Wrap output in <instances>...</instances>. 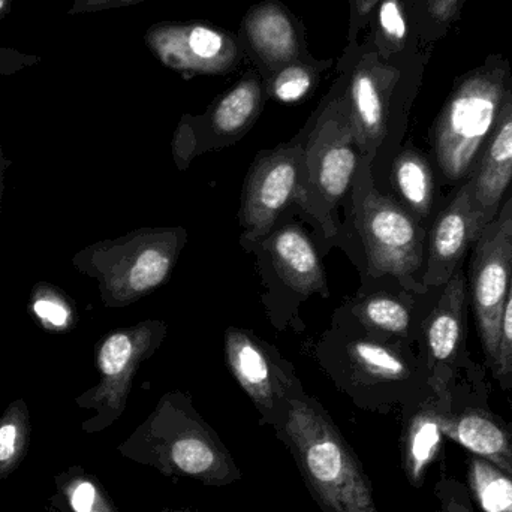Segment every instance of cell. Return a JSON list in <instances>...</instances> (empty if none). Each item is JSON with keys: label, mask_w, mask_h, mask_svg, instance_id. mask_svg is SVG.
<instances>
[{"label": "cell", "mask_w": 512, "mask_h": 512, "mask_svg": "<svg viewBox=\"0 0 512 512\" xmlns=\"http://www.w3.org/2000/svg\"><path fill=\"white\" fill-rule=\"evenodd\" d=\"M511 86V65L502 54H492L457 80L429 137L447 185L463 183L474 173Z\"/></svg>", "instance_id": "obj_7"}, {"label": "cell", "mask_w": 512, "mask_h": 512, "mask_svg": "<svg viewBox=\"0 0 512 512\" xmlns=\"http://www.w3.org/2000/svg\"><path fill=\"white\" fill-rule=\"evenodd\" d=\"M486 225L475 203L474 179L469 176L430 224L423 285L438 289L450 282L463 268L466 255Z\"/></svg>", "instance_id": "obj_18"}, {"label": "cell", "mask_w": 512, "mask_h": 512, "mask_svg": "<svg viewBox=\"0 0 512 512\" xmlns=\"http://www.w3.org/2000/svg\"><path fill=\"white\" fill-rule=\"evenodd\" d=\"M442 432L512 477V432L501 418L475 406L454 411L451 405L442 417Z\"/></svg>", "instance_id": "obj_21"}, {"label": "cell", "mask_w": 512, "mask_h": 512, "mask_svg": "<svg viewBox=\"0 0 512 512\" xmlns=\"http://www.w3.org/2000/svg\"><path fill=\"white\" fill-rule=\"evenodd\" d=\"M125 459L168 477L191 478L206 486H228L242 478L239 466L191 397L171 391L152 414L119 445Z\"/></svg>", "instance_id": "obj_4"}, {"label": "cell", "mask_w": 512, "mask_h": 512, "mask_svg": "<svg viewBox=\"0 0 512 512\" xmlns=\"http://www.w3.org/2000/svg\"><path fill=\"white\" fill-rule=\"evenodd\" d=\"M492 373L504 390H512V282L502 310L498 357Z\"/></svg>", "instance_id": "obj_31"}, {"label": "cell", "mask_w": 512, "mask_h": 512, "mask_svg": "<svg viewBox=\"0 0 512 512\" xmlns=\"http://www.w3.org/2000/svg\"><path fill=\"white\" fill-rule=\"evenodd\" d=\"M146 0H75L71 14H86V12L108 11V9L126 8Z\"/></svg>", "instance_id": "obj_34"}, {"label": "cell", "mask_w": 512, "mask_h": 512, "mask_svg": "<svg viewBox=\"0 0 512 512\" xmlns=\"http://www.w3.org/2000/svg\"><path fill=\"white\" fill-rule=\"evenodd\" d=\"M9 167H11V161L6 158L2 144H0V216H2L3 194H5V176Z\"/></svg>", "instance_id": "obj_36"}, {"label": "cell", "mask_w": 512, "mask_h": 512, "mask_svg": "<svg viewBox=\"0 0 512 512\" xmlns=\"http://www.w3.org/2000/svg\"><path fill=\"white\" fill-rule=\"evenodd\" d=\"M224 351L231 375L254 403L261 423L276 429L285 415L289 390L298 378L294 366L246 328L225 330Z\"/></svg>", "instance_id": "obj_16"}, {"label": "cell", "mask_w": 512, "mask_h": 512, "mask_svg": "<svg viewBox=\"0 0 512 512\" xmlns=\"http://www.w3.org/2000/svg\"><path fill=\"white\" fill-rule=\"evenodd\" d=\"M468 292L487 366L498 357L499 325L512 282V186L471 249Z\"/></svg>", "instance_id": "obj_12"}, {"label": "cell", "mask_w": 512, "mask_h": 512, "mask_svg": "<svg viewBox=\"0 0 512 512\" xmlns=\"http://www.w3.org/2000/svg\"><path fill=\"white\" fill-rule=\"evenodd\" d=\"M367 27L382 59L427 45L421 38L415 0H379Z\"/></svg>", "instance_id": "obj_24"}, {"label": "cell", "mask_w": 512, "mask_h": 512, "mask_svg": "<svg viewBox=\"0 0 512 512\" xmlns=\"http://www.w3.org/2000/svg\"><path fill=\"white\" fill-rule=\"evenodd\" d=\"M309 126L294 140L256 155L243 183L240 245L251 252L277 225L300 215L303 206L304 144Z\"/></svg>", "instance_id": "obj_10"}, {"label": "cell", "mask_w": 512, "mask_h": 512, "mask_svg": "<svg viewBox=\"0 0 512 512\" xmlns=\"http://www.w3.org/2000/svg\"><path fill=\"white\" fill-rule=\"evenodd\" d=\"M424 47L382 59L366 36L363 42L348 45L340 57L339 72L345 80L358 150L372 162L373 174L387 159L391 165L399 152L427 62Z\"/></svg>", "instance_id": "obj_1"}, {"label": "cell", "mask_w": 512, "mask_h": 512, "mask_svg": "<svg viewBox=\"0 0 512 512\" xmlns=\"http://www.w3.org/2000/svg\"><path fill=\"white\" fill-rule=\"evenodd\" d=\"M393 197L429 228L435 210L436 183L432 162L412 143L400 147L390 165Z\"/></svg>", "instance_id": "obj_22"}, {"label": "cell", "mask_w": 512, "mask_h": 512, "mask_svg": "<svg viewBox=\"0 0 512 512\" xmlns=\"http://www.w3.org/2000/svg\"><path fill=\"white\" fill-rule=\"evenodd\" d=\"M161 512H194V511H189V510H164V511H161Z\"/></svg>", "instance_id": "obj_38"}, {"label": "cell", "mask_w": 512, "mask_h": 512, "mask_svg": "<svg viewBox=\"0 0 512 512\" xmlns=\"http://www.w3.org/2000/svg\"><path fill=\"white\" fill-rule=\"evenodd\" d=\"M167 334L165 321L147 319L102 337L96 346L99 382L75 399L78 408L95 411L81 424L84 433L104 432L122 417L138 369L161 348Z\"/></svg>", "instance_id": "obj_11"}, {"label": "cell", "mask_w": 512, "mask_h": 512, "mask_svg": "<svg viewBox=\"0 0 512 512\" xmlns=\"http://www.w3.org/2000/svg\"><path fill=\"white\" fill-rule=\"evenodd\" d=\"M39 62V57L21 53L15 48L0 47V77L17 74Z\"/></svg>", "instance_id": "obj_33"}, {"label": "cell", "mask_w": 512, "mask_h": 512, "mask_svg": "<svg viewBox=\"0 0 512 512\" xmlns=\"http://www.w3.org/2000/svg\"><path fill=\"white\" fill-rule=\"evenodd\" d=\"M27 309L33 321L48 333H68L78 322L75 301L53 283H36L30 291Z\"/></svg>", "instance_id": "obj_27"}, {"label": "cell", "mask_w": 512, "mask_h": 512, "mask_svg": "<svg viewBox=\"0 0 512 512\" xmlns=\"http://www.w3.org/2000/svg\"><path fill=\"white\" fill-rule=\"evenodd\" d=\"M237 36L264 81L283 66L312 57L303 23L279 0H262L251 6Z\"/></svg>", "instance_id": "obj_19"}, {"label": "cell", "mask_w": 512, "mask_h": 512, "mask_svg": "<svg viewBox=\"0 0 512 512\" xmlns=\"http://www.w3.org/2000/svg\"><path fill=\"white\" fill-rule=\"evenodd\" d=\"M466 0H415L421 38L426 44L445 35L448 27L459 20Z\"/></svg>", "instance_id": "obj_30"}, {"label": "cell", "mask_w": 512, "mask_h": 512, "mask_svg": "<svg viewBox=\"0 0 512 512\" xmlns=\"http://www.w3.org/2000/svg\"><path fill=\"white\" fill-rule=\"evenodd\" d=\"M307 126L300 216L330 243L339 239L337 209L349 198L361 156L340 72Z\"/></svg>", "instance_id": "obj_6"}, {"label": "cell", "mask_w": 512, "mask_h": 512, "mask_svg": "<svg viewBox=\"0 0 512 512\" xmlns=\"http://www.w3.org/2000/svg\"><path fill=\"white\" fill-rule=\"evenodd\" d=\"M468 481L484 512H512V477L489 460L471 456Z\"/></svg>", "instance_id": "obj_28"}, {"label": "cell", "mask_w": 512, "mask_h": 512, "mask_svg": "<svg viewBox=\"0 0 512 512\" xmlns=\"http://www.w3.org/2000/svg\"><path fill=\"white\" fill-rule=\"evenodd\" d=\"M471 177L475 203L484 222L489 224L498 215L512 186V86Z\"/></svg>", "instance_id": "obj_20"}, {"label": "cell", "mask_w": 512, "mask_h": 512, "mask_svg": "<svg viewBox=\"0 0 512 512\" xmlns=\"http://www.w3.org/2000/svg\"><path fill=\"white\" fill-rule=\"evenodd\" d=\"M153 56L185 75H225L242 62L239 36L207 21H161L144 35Z\"/></svg>", "instance_id": "obj_15"}, {"label": "cell", "mask_w": 512, "mask_h": 512, "mask_svg": "<svg viewBox=\"0 0 512 512\" xmlns=\"http://www.w3.org/2000/svg\"><path fill=\"white\" fill-rule=\"evenodd\" d=\"M12 0H0V15L2 12L8 11L9 5H11Z\"/></svg>", "instance_id": "obj_37"}, {"label": "cell", "mask_w": 512, "mask_h": 512, "mask_svg": "<svg viewBox=\"0 0 512 512\" xmlns=\"http://www.w3.org/2000/svg\"><path fill=\"white\" fill-rule=\"evenodd\" d=\"M412 405L415 409L406 433V472L418 484L441 448L442 417L453 402L439 399L429 387Z\"/></svg>", "instance_id": "obj_23"}, {"label": "cell", "mask_w": 512, "mask_h": 512, "mask_svg": "<svg viewBox=\"0 0 512 512\" xmlns=\"http://www.w3.org/2000/svg\"><path fill=\"white\" fill-rule=\"evenodd\" d=\"M32 435L30 412L24 399H17L6 406L0 415V481L11 477L23 460Z\"/></svg>", "instance_id": "obj_26"}, {"label": "cell", "mask_w": 512, "mask_h": 512, "mask_svg": "<svg viewBox=\"0 0 512 512\" xmlns=\"http://www.w3.org/2000/svg\"><path fill=\"white\" fill-rule=\"evenodd\" d=\"M444 512H474L468 499L457 498L456 495H448L445 499Z\"/></svg>", "instance_id": "obj_35"}, {"label": "cell", "mask_w": 512, "mask_h": 512, "mask_svg": "<svg viewBox=\"0 0 512 512\" xmlns=\"http://www.w3.org/2000/svg\"><path fill=\"white\" fill-rule=\"evenodd\" d=\"M468 309V282L465 270L460 268L439 289L418 337V352L429 376L427 384L439 399L450 402L454 379L469 358L466 354Z\"/></svg>", "instance_id": "obj_14"}, {"label": "cell", "mask_w": 512, "mask_h": 512, "mask_svg": "<svg viewBox=\"0 0 512 512\" xmlns=\"http://www.w3.org/2000/svg\"><path fill=\"white\" fill-rule=\"evenodd\" d=\"M186 243L183 227L140 228L86 246L72 256L71 264L98 282L105 307L122 309L167 283Z\"/></svg>", "instance_id": "obj_8"}, {"label": "cell", "mask_w": 512, "mask_h": 512, "mask_svg": "<svg viewBox=\"0 0 512 512\" xmlns=\"http://www.w3.org/2000/svg\"><path fill=\"white\" fill-rule=\"evenodd\" d=\"M349 207L364 252L361 279L393 277L411 291H430L421 282L429 228L376 186L372 162L363 155L352 179Z\"/></svg>", "instance_id": "obj_5"}, {"label": "cell", "mask_w": 512, "mask_h": 512, "mask_svg": "<svg viewBox=\"0 0 512 512\" xmlns=\"http://www.w3.org/2000/svg\"><path fill=\"white\" fill-rule=\"evenodd\" d=\"M379 0H349L348 45L357 44L358 36L369 26Z\"/></svg>", "instance_id": "obj_32"}, {"label": "cell", "mask_w": 512, "mask_h": 512, "mask_svg": "<svg viewBox=\"0 0 512 512\" xmlns=\"http://www.w3.org/2000/svg\"><path fill=\"white\" fill-rule=\"evenodd\" d=\"M60 499L69 512H117L95 478L81 468H71L56 477Z\"/></svg>", "instance_id": "obj_29"}, {"label": "cell", "mask_w": 512, "mask_h": 512, "mask_svg": "<svg viewBox=\"0 0 512 512\" xmlns=\"http://www.w3.org/2000/svg\"><path fill=\"white\" fill-rule=\"evenodd\" d=\"M439 289L415 292L393 277H363L358 294L337 307L336 312L372 336L405 342L417 348L421 325L432 309Z\"/></svg>", "instance_id": "obj_17"}, {"label": "cell", "mask_w": 512, "mask_h": 512, "mask_svg": "<svg viewBox=\"0 0 512 512\" xmlns=\"http://www.w3.org/2000/svg\"><path fill=\"white\" fill-rule=\"evenodd\" d=\"M313 354L337 390L367 411L414 402L429 388L418 348L372 336L339 312L333 313Z\"/></svg>", "instance_id": "obj_2"}, {"label": "cell", "mask_w": 512, "mask_h": 512, "mask_svg": "<svg viewBox=\"0 0 512 512\" xmlns=\"http://www.w3.org/2000/svg\"><path fill=\"white\" fill-rule=\"evenodd\" d=\"M249 254L265 288L262 303L276 330L294 327L298 309L312 295L330 297L321 255L312 237L292 219L277 225Z\"/></svg>", "instance_id": "obj_9"}, {"label": "cell", "mask_w": 512, "mask_h": 512, "mask_svg": "<svg viewBox=\"0 0 512 512\" xmlns=\"http://www.w3.org/2000/svg\"><path fill=\"white\" fill-rule=\"evenodd\" d=\"M277 436L291 450L307 489L324 512H378L357 456L328 412L295 379Z\"/></svg>", "instance_id": "obj_3"}, {"label": "cell", "mask_w": 512, "mask_h": 512, "mask_svg": "<svg viewBox=\"0 0 512 512\" xmlns=\"http://www.w3.org/2000/svg\"><path fill=\"white\" fill-rule=\"evenodd\" d=\"M331 63V59L321 60L312 56L283 66L265 80L267 98L280 104H297L309 98L319 86L322 72L327 71Z\"/></svg>", "instance_id": "obj_25"}, {"label": "cell", "mask_w": 512, "mask_h": 512, "mask_svg": "<svg viewBox=\"0 0 512 512\" xmlns=\"http://www.w3.org/2000/svg\"><path fill=\"white\" fill-rule=\"evenodd\" d=\"M265 98L264 78L258 69H251L222 93L203 116L183 117L173 141L180 170L201 153L225 149L242 140L258 120Z\"/></svg>", "instance_id": "obj_13"}]
</instances>
